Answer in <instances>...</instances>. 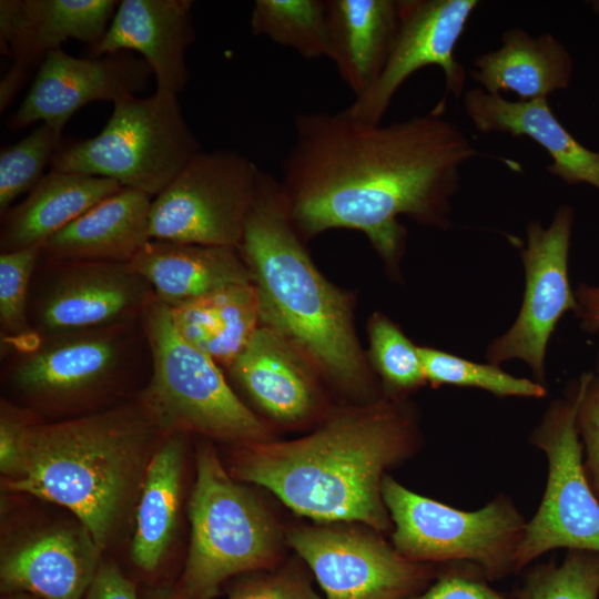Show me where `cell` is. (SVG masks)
I'll use <instances>...</instances> for the list:
<instances>
[{
  "label": "cell",
  "instance_id": "1",
  "mask_svg": "<svg viewBox=\"0 0 599 599\" xmlns=\"http://www.w3.org/2000/svg\"><path fill=\"white\" fill-rule=\"evenodd\" d=\"M445 108L439 101L426 114L389 124L344 110L298 113L280 183L301 236L359 231L397 273L407 238L399 216L450 227L461 170L479 151L444 116Z\"/></svg>",
  "mask_w": 599,
  "mask_h": 599
},
{
  "label": "cell",
  "instance_id": "2",
  "mask_svg": "<svg viewBox=\"0 0 599 599\" xmlns=\"http://www.w3.org/2000/svg\"><path fill=\"white\" fill-rule=\"evenodd\" d=\"M418 443L414 408L384 396L336 410L297 439L236 445L231 474L268 489L301 516L392 532L383 479Z\"/></svg>",
  "mask_w": 599,
  "mask_h": 599
},
{
  "label": "cell",
  "instance_id": "3",
  "mask_svg": "<svg viewBox=\"0 0 599 599\" xmlns=\"http://www.w3.org/2000/svg\"><path fill=\"white\" fill-rule=\"evenodd\" d=\"M280 183L261 170L238 251L256 291L261 325L293 345L322 376L348 393L373 386L356 336L353 300L316 267Z\"/></svg>",
  "mask_w": 599,
  "mask_h": 599
},
{
  "label": "cell",
  "instance_id": "4",
  "mask_svg": "<svg viewBox=\"0 0 599 599\" xmlns=\"http://www.w3.org/2000/svg\"><path fill=\"white\" fill-rule=\"evenodd\" d=\"M159 433L140 403L34 423L20 473L3 486L69 509L103 550L141 490Z\"/></svg>",
  "mask_w": 599,
  "mask_h": 599
},
{
  "label": "cell",
  "instance_id": "5",
  "mask_svg": "<svg viewBox=\"0 0 599 599\" xmlns=\"http://www.w3.org/2000/svg\"><path fill=\"white\" fill-rule=\"evenodd\" d=\"M151 355L139 403L162 434L195 433L236 445L270 439V429L234 393L220 366L174 327L152 294L140 316Z\"/></svg>",
  "mask_w": 599,
  "mask_h": 599
},
{
  "label": "cell",
  "instance_id": "6",
  "mask_svg": "<svg viewBox=\"0 0 599 599\" xmlns=\"http://www.w3.org/2000/svg\"><path fill=\"white\" fill-rule=\"evenodd\" d=\"M195 464L181 590L189 599H212L230 577L274 566L282 536L254 494L227 474L211 444L197 445Z\"/></svg>",
  "mask_w": 599,
  "mask_h": 599
},
{
  "label": "cell",
  "instance_id": "7",
  "mask_svg": "<svg viewBox=\"0 0 599 599\" xmlns=\"http://www.w3.org/2000/svg\"><path fill=\"white\" fill-rule=\"evenodd\" d=\"M201 151L177 95L155 91L114 103L103 129L60 146L51 167L111 179L153 199Z\"/></svg>",
  "mask_w": 599,
  "mask_h": 599
},
{
  "label": "cell",
  "instance_id": "8",
  "mask_svg": "<svg viewBox=\"0 0 599 599\" xmlns=\"http://www.w3.org/2000/svg\"><path fill=\"white\" fill-rule=\"evenodd\" d=\"M382 495L392 545L406 559L426 565L468 564L489 581L517 572L527 521L512 499L497 495L476 510H461L409 490L386 475Z\"/></svg>",
  "mask_w": 599,
  "mask_h": 599
},
{
  "label": "cell",
  "instance_id": "9",
  "mask_svg": "<svg viewBox=\"0 0 599 599\" xmlns=\"http://www.w3.org/2000/svg\"><path fill=\"white\" fill-rule=\"evenodd\" d=\"M150 347L138 321L39 337L10 352L8 385L35 407L73 412L95 404L129 379Z\"/></svg>",
  "mask_w": 599,
  "mask_h": 599
},
{
  "label": "cell",
  "instance_id": "10",
  "mask_svg": "<svg viewBox=\"0 0 599 599\" xmlns=\"http://www.w3.org/2000/svg\"><path fill=\"white\" fill-rule=\"evenodd\" d=\"M260 171L237 151H201L153 197L150 238L237 248Z\"/></svg>",
  "mask_w": 599,
  "mask_h": 599
},
{
  "label": "cell",
  "instance_id": "11",
  "mask_svg": "<svg viewBox=\"0 0 599 599\" xmlns=\"http://www.w3.org/2000/svg\"><path fill=\"white\" fill-rule=\"evenodd\" d=\"M577 397L550 402L529 441L547 459L544 496L527 521L517 555V572L554 549L599 552V501L582 468V446L576 428Z\"/></svg>",
  "mask_w": 599,
  "mask_h": 599
},
{
  "label": "cell",
  "instance_id": "12",
  "mask_svg": "<svg viewBox=\"0 0 599 599\" xmlns=\"http://www.w3.org/2000/svg\"><path fill=\"white\" fill-rule=\"evenodd\" d=\"M29 296L39 337L138 321L153 292L129 263L40 256Z\"/></svg>",
  "mask_w": 599,
  "mask_h": 599
},
{
  "label": "cell",
  "instance_id": "13",
  "mask_svg": "<svg viewBox=\"0 0 599 599\" xmlns=\"http://www.w3.org/2000/svg\"><path fill=\"white\" fill-rule=\"evenodd\" d=\"M285 541L308 565L325 599H413L438 573L403 557L375 530L296 526Z\"/></svg>",
  "mask_w": 599,
  "mask_h": 599
},
{
  "label": "cell",
  "instance_id": "14",
  "mask_svg": "<svg viewBox=\"0 0 599 599\" xmlns=\"http://www.w3.org/2000/svg\"><path fill=\"white\" fill-rule=\"evenodd\" d=\"M573 221V209L565 204L556 210L548 226L538 220L528 223L526 245L520 251L526 276L522 303L510 328L486 351L488 363L495 365L524 361L540 384L545 382V359L551 335L560 318L577 308L569 280Z\"/></svg>",
  "mask_w": 599,
  "mask_h": 599
},
{
  "label": "cell",
  "instance_id": "15",
  "mask_svg": "<svg viewBox=\"0 0 599 599\" xmlns=\"http://www.w3.org/2000/svg\"><path fill=\"white\" fill-rule=\"evenodd\" d=\"M477 0H399L400 22L387 62L373 87L355 98L345 113L368 123H380L393 98L415 72L429 65L441 69L445 95L461 98L466 72L455 49Z\"/></svg>",
  "mask_w": 599,
  "mask_h": 599
},
{
  "label": "cell",
  "instance_id": "16",
  "mask_svg": "<svg viewBox=\"0 0 599 599\" xmlns=\"http://www.w3.org/2000/svg\"><path fill=\"white\" fill-rule=\"evenodd\" d=\"M151 75L148 63L133 52L78 58L60 48L44 58L7 125L19 130L40 121L63 130L82 106L94 101L114 104L133 97L148 87Z\"/></svg>",
  "mask_w": 599,
  "mask_h": 599
},
{
  "label": "cell",
  "instance_id": "17",
  "mask_svg": "<svg viewBox=\"0 0 599 599\" xmlns=\"http://www.w3.org/2000/svg\"><path fill=\"white\" fill-rule=\"evenodd\" d=\"M118 6L114 0H1L0 49L12 57L0 82L1 112L48 53L70 39L95 45Z\"/></svg>",
  "mask_w": 599,
  "mask_h": 599
},
{
  "label": "cell",
  "instance_id": "18",
  "mask_svg": "<svg viewBox=\"0 0 599 599\" xmlns=\"http://www.w3.org/2000/svg\"><path fill=\"white\" fill-rule=\"evenodd\" d=\"M101 552L79 521L27 535L2 548L1 592L83 599L101 565Z\"/></svg>",
  "mask_w": 599,
  "mask_h": 599
},
{
  "label": "cell",
  "instance_id": "19",
  "mask_svg": "<svg viewBox=\"0 0 599 599\" xmlns=\"http://www.w3.org/2000/svg\"><path fill=\"white\" fill-rule=\"evenodd\" d=\"M191 0H122L91 57L138 52L155 79V91L177 95L190 73L185 62L195 39Z\"/></svg>",
  "mask_w": 599,
  "mask_h": 599
},
{
  "label": "cell",
  "instance_id": "20",
  "mask_svg": "<svg viewBox=\"0 0 599 599\" xmlns=\"http://www.w3.org/2000/svg\"><path fill=\"white\" fill-rule=\"evenodd\" d=\"M466 115L481 133L528 138L550 156L547 172L568 185L599 190V151L588 149L555 115L548 99L511 101L479 87L461 97Z\"/></svg>",
  "mask_w": 599,
  "mask_h": 599
},
{
  "label": "cell",
  "instance_id": "21",
  "mask_svg": "<svg viewBox=\"0 0 599 599\" xmlns=\"http://www.w3.org/2000/svg\"><path fill=\"white\" fill-rule=\"evenodd\" d=\"M227 370L251 400L278 423H304L321 408L319 374L293 345L264 325Z\"/></svg>",
  "mask_w": 599,
  "mask_h": 599
},
{
  "label": "cell",
  "instance_id": "22",
  "mask_svg": "<svg viewBox=\"0 0 599 599\" xmlns=\"http://www.w3.org/2000/svg\"><path fill=\"white\" fill-rule=\"evenodd\" d=\"M129 264L171 308L231 285L252 283L236 247L151 240Z\"/></svg>",
  "mask_w": 599,
  "mask_h": 599
},
{
  "label": "cell",
  "instance_id": "23",
  "mask_svg": "<svg viewBox=\"0 0 599 599\" xmlns=\"http://www.w3.org/2000/svg\"><path fill=\"white\" fill-rule=\"evenodd\" d=\"M328 53L355 98L380 75L400 22L399 0H326Z\"/></svg>",
  "mask_w": 599,
  "mask_h": 599
},
{
  "label": "cell",
  "instance_id": "24",
  "mask_svg": "<svg viewBox=\"0 0 599 599\" xmlns=\"http://www.w3.org/2000/svg\"><path fill=\"white\" fill-rule=\"evenodd\" d=\"M498 49L475 58L471 79L488 93L512 92L518 100L548 99L569 88L573 60L552 33L531 35L522 28L502 32Z\"/></svg>",
  "mask_w": 599,
  "mask_h": 599
},
{
  "label": "cell",
  "instance_id": "25",
  "mask_svg": "<svg viewBox=\"0 0 599 599\" xmlns=\"http://www.w3.org/2000/svg\"><path fill=\"white\" fill-rule=\"evenodd\" d=\"M151 203L149 195L122 187L47 240L42 254L129 263L151 241Z\"/></svg>",
  "mask_w": 599,
  "mask_h": 599
},
{
  "label": "cell",
  "instance_id": "26",
  "mask_svg": "<svg viewBox=\"0 0 599 599\" xmlns=\"http://www.w3.org/2000/svg\"><path fill=\"white\" fill-rule=\"evenodd\" d=\"M122 187L111 179L51 170L21 202L1 215V253L43 246L52 235Z\"/></svg>",
  "mask_w": 599,
  "mask_h": 599
},
{
  "label": "cell",
  "instance_id": "27",
  "mask_svg": "<svg viewBox=\"0 0 599 599\" xmlns=\"http://www.w3.org/2000/svg\"><path fill=\"white\" fill-rule=\"evenodd\" d=\"M170 311L180 336L226 369L261 325L252 283L221 288Z\"/></svg>",
  "mask_w": 599,
  "mask_h": 599
},
{
  "label": "cell",
  "instance_id": "28",
  "mask_svg": "<svg viewBox=\"0 0 599 599\" xmlns=\"http://www.w3.org/2000/svg\"><path fill=\"white\" fill-rule=\"evenodd\" d=\"M183 436L167 434L153 451L139 494L131 557L146 572L158 569L175 532L185 454Z\"/></svg>",
  "mask_w": 599,
  "mask_h": 599
},
{
  "label": "cell",
  "instance_id": "29",
  "mask_svg": "<svg viewBox=\"0 0 599 599\" xmlns=\"http://www.w3.org/2000/svg\"><path fill=\"white\" fill-rule=\"evenodd\" d=\"M250 27L304 59L327 58L326 0H256Z\"/></svg>",
  "mask_w": 599,
  "mask_h": 599
},
{
  "label": "cell",
  "instance_id": "30",
  "mask_svg": "<svg viewBox=\"0 0 599 599\" xmlns=\"http://www.w3.org/2000/svg\"><path fill=\"white\" fill-rule=\"evenodd\" d=\"M426 383L433 387L451 385L478 388L498 397L542 398L544 384L512 376L499 365L483 364L434 347L419 346Z\"/></svg>",
  "mask_w": 599,
  "mask_h": 599
},
{
  "label": "cell",
  "instance_id": "31",
  "mask_svg": "<svg viewBox=\"0 0 599 599\" xmlns=\"http://www.w3.org/2000/svg\"><path fill=\"white\" fill-rule=\"evenodd\" d=\"M42 246L0 254L1 346L7 352L32 347L39 339L29 322V296Z\"/></svg>",
  "mask_w": 599,
  "mask_h": 599
},
{
  "label": "cell",
  "instance_id": "32",
  "mask_svg": "<svg viewBox=\"0 0 599 599\" xmlns=\"http://www.w3.org/2000/svg\"><path fill=\"white\" fill-rule=\"evenodd\" d=\"M369 359L382 378L385 396H405L426 384L416 346L389 317L377 312L368 322Z\"/></svg>",
  "mask_w": 599,
  "mask_h": 599
},
{
  "label": "cell",
  "instance_id": "33",
  "mask_svg": "<svg viewBox=\"0 0 599 599\" xmlns=\"http://www.w3.org/2000/svg\"><path fill=\"white\" fill-rule=\"evenodd\" d=\"M599 552L570 549L555 560L529 568L515 599H598Z\"/></svg>",
  "mask_w": 599,
  "mask_h": 599
},
{
  "label": "cell",
  "instance_id": "34",
  "mask_svg": "<svg viewBox=\"0 0 599 599\" xmlns=\"http://www.w3.org/2000/svg\"><path fill=\"white\" fill-rule=\"evenodd\" d=\"M62 130L42 122L14 144L0 151V214L44 176L43 170L60 148Z\"/></svg>",
  "mask_w": 599,
  "mask_h": 599
},
{
  "label": "cell",
  "instance_id": "35",
  "mask_svg": "<svg viewBox=\"0 0 599 599\" xmlns=\"http://www.w3.org/2000/svg\"><path fill=\"white\" fill-rule=\"evenodd\" d=\"M576 428L582 446V468L587 483L599 501V355L595 369L575 380Z\"/></svg>",
  "mask_w": 599,
  "mask_h": 599
},
{
  "label": "cell",
  "instance_id": "36",
  "mask_svg": "<svg viewBox=\"0 0 599 599\" xmlns=\"http://www.w3.org/2000/svg\"><path fill=\"white\" fill-rule=\"evenodd\" d=\"M488 581L475 566L446 565L433 582L413 599H509L494 589Z\"/></svg>",
  "mask_w": 599,
  "mask_h": 599
},
{
  "label": "cell",
  "instance_id": "37",
  "mask_svg": "<svg viewBox=\"0 0 599 599\" xmlns=\"http://www.w3.org/2000/svg\"><path fill=\"white\" fill-rule=\"evenodd\" d=\"M226 599H324L308 580L294 570H282L247 579Z\"/></svg>",
  "mask_w": 599,
  "mask_h": 599
},
{
  "label": "cell",
  "instance_id": "38",
  "mask_svg": "<svg viewBox=\"0 0 599 599\" xmlns=\"http://www.w3.org/2000/svg\"><path fill=\"white\" fill-rule=\"evenodd\" d=\"M34 424L24 413L8 400H1L0 412V470L4 479L16 477L21 469L26 440Z\"/></svg>",
  "mask_w": 599,
  "mask_h": 599
},
{
  "label": "cell",
  "instance_id": "39",
  "mask_svg": "<svg viewBox=\"0 0 599 599\" xmlns=\"http://www.w3.org/2000/svg\"><path fill=\"white\" fill-rule=\"evenodd\" d=\"M83 599H139L133 582L111 562L100 565Z\"/></svg>",
  "mask_w": 599,
  "mask_h": 599
},
{
  "label": "cell",
  "instance_id": "40",
  "mask_svg": "<svg viewBox=\"0 0 599 599\" xmlns=\"http://www.w3.org/2000/svg\"><path fill=\"white\" fill-rule=\"evenodd\" d=\"M576 317L587 334H599V286L580 283L575 290Z\"/></svg>",
  "mask_w": 599,
  "mask_h": 599
},
{
  "label": "cell",
  "instance_id": "41",
  "mask_svg": "<svg viewBox=\"0 0 599 599\" xmlns=\"http://www.w3.org/2000/svg\"><path fill=\"white\" fill-rule=\"evenodd\" d=\"M148 599H189L181 589L161 587L152 590Z\"/></svg>",
  "mask_w": 599,
  "mask_h": 599
},
{
  "label": "cell",
  "instance_id": "42",
  "mask_svg": "<svg viewBox=\"0 0 599 599\" xmlns=\"http://www.w3.org/2000/svg\"><path fill=\"white\" fill-rule=\"evenodd\" d=\"M2 599H40V598H37L28 593H9V595H3Z\"/></svg>",
  "mask_w": 599,
  "mask_h": 599
}]
</instances>
